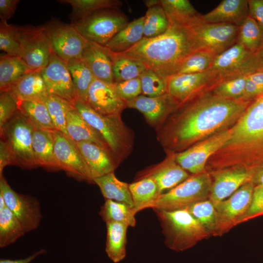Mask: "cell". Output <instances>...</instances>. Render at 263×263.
Returning <instances> with one entry per match:
<instances>
[{"mask_svg": "<svg viewBox=\"0 0 263 263\" xmlns=\"http://www.w3.org/2000/svg\"><path fill=\"white\" fill-rule=\"evenodd\" d=\"M251 101L225 98L211 91L204 93L179 106L159 131L158 139L169 152L182 151L231 128Z\"/></svg>", "mask_w": 263, "mask_h": 263, "instance_id": "6da1fadb", "label": "cell"}, {"mask_svg": "<svg viewBox=\"0 0 263 263\" xmlns=\"http://www.w3.org/2000/svg\"><path fill=\"white\" fill-rule=\"evenodd\" d=\"M230 131L228 140L207 161V172L263 165V94L250 102Z\"/></svg>", "mask_w": 263, "mask_h": 263, "instance_id": "7a4b0ae2", "label": "cell"}, {"mask_svg": "<svg viewBox=\"0 0 263 263\" xmlns=\"http://www.w3.org/2000/svg\"><path fill=\"white\" fill-rule=\"evenodd\" d=\"M191 26L169 24L163 34L143 38L119 54L139 60L148 69L167 77L175 74L183 61L197 51Z\"/></svg>", "mask_w": 263, "mask_h": 263, "instance_id": "3957f363", "label": "cell"}, {"mask_svg": "<svg viewBox=\"0 0 263 263\" xmlns=\"http://www.w3.org/2000/svg\"><path fill=\"white\" fill-rule=\"evenodd\" d=\"M153 210L160 222L164 243L170 249L183 251L211 236L187 208Z\"/></svg>", "mask_w": 263, "mask_h": 263, "instance_id": "277c9868", "label": "cell"}, {"mask_svg": "<svg viewBox=\"0 0 263 263\" xmlns=\"http://www.w3.org/2000/svg\"><path fill=\"white\" fill-rule=\"evenodd\" d=\"M74 106L81 116L103 137L119 165L131 153L133 145L132 131L123 123L121 115H102L78 98Z\"/></svg>", "mask_w": 263, "mask_h": 263, "instance_id": "5b68a950", "label": "cell"}, {"mask_svg": "<svg viewBox=\"0 0 263 263\" xmlns=\"http://www.w3.org/2000/svg\"><path fill=\"white\" fill-rule=\"evenodd\" d=\"M212 182L211 176L207 171L190 175L168 192L160 194L151 208L166 210L181 209L208 199Z\"/></svg>", "mask_w": 263, "mask_h": 263, "instance_id": "8992f818", "label": "cell"}, {"mask_svg": "<svg viewBox=\"0 0 263 263\" xmlns=\"http://www.w3.org/2000/svg\"><path fill=\"white\" fill-rule=\"evenodd\" d=\"M34 127L19 112L0 129V139L6 143L13 165L24 169L37 167L33 153Z\"/></svg>", "mask_w": 263, "mask_h": 263, "instance_id": "52a82bcc", "label": "cell"}, {"mask_svg": "<svg viewBox=\"0 0 263 263\" xmlns=\"http://www.w3.org/2000/svg\"><path fill=\"white\" fill-rule=\"evenodd\" d=\"M117 9H105L73 22L87 40L105 46L128 22V17Z\"/></svg>", "mask_w": 263, "mask_h": 263, "instance_id": "ba28073f", "label": "cell"}, {"mask_svg": "<svg viewBox=\"0 0 263 263\" xmlns=\"http://www.w3.org/2000/svg\"><path fill=\"white\" fill-rule=\"evenodd\" d=\"M17 29L19 57L34 71H40L48 64L52 52L48 26H17Z\"/></svg>", "mask_w": 263, "mask_h": 263, "instance_id": "9c48e42d", "label": "cell"}, {"mask_svg": "<svg viewBox=\"0 0 263 263\" xmlns=\"http://www.w3.org/2000/svg\"><path fill=\"white\" fill-rule=\"evenodd\" d=\"M197 51L218 55L236 42L239 27L228 23L199 22L190 27Z\"/></svg>", "mask_w": 263, "mask_h": 263, "instance_id": "30bf717a", "label": "cell"}, {"mask_svg": "<svg viewBox=\"0 0 263 263\" xmlns=\"http://www.w3.org/2000/svg\"><path fill=\"white\" fill-rule=\"evenodd\" d=\"M220 82L209 70L199 73L174 74L167 77L168 94L180 105L204 93L210 91Z\"/></svg>", "mask_w": 263, "mask_h": 263, "instance_id": "8fae6325", "label": "cell"}, {"mask_svg": "<svg viewBox=\"0 0 263 263\" xmlns=\"http://www.w3.org/2000/svg\"><path fill=\"white\" fill-rule=\"evenodd\" d=\"M230 128L218 132L188 148L174 154L176 162L185 170L193 174L206 172L209 158L228 140Z\"/></svg>", "mask_w": 263, "mask_h": 263, "instance_id": "7c38bea8", "label": "cell"}, {"mask_svg": "<svg viewBox=\"0 0 263 263\" xmlns=\"http://www.w3.org/2000/svg\"><path fill=\"white\" fill-rule=\"evenodd\" d=\"M255 185L252 181L241 187L228 198L216 204V236H222L237 225L251 204Z\"/></svg>", "mask_w": 263, "mask_h": 263, "instance_id": "4fadbf2b", "label": "cell"}, {"mask_svg": "<svg viewBox=\"0 0 263 263\" xmlns=\"http://www.w3.org/2000/svg\"><path fill=\"white\" fill-rule=\"evenodd\" d=\"M210 69L215 73L220 82L259 70L255 54L237 43L217 55Z\"/></svg>", "mask_w": 263, "mask_h": 263, "instance_id": "5bb4252c", "label": "cell"}, {"mask_svg": "<svg viewBox=\"0 0 263 263\" xmlns=\"http://www.w3.org/2000/svg\"><path fill=\"white\" fill-rule=\"evenodd\" d=\"M0 193L4 199L6 207L17 217L26 233L38 227L42 214L37 198L16 192L11 188L3 174L0 175Z\"/></svg>", "mask_w": 263, "mask_h": 263, "instance_id": "9a60e30c", "label": "cell"}, {"mask_svg": "<svg viewBox=\"0 0 263 263\" xmlns=\"http://www.w3.org/2000/svg\"><path fill=\"white\" fill-rule=\"evenodd\" d=\"M54 152L59 169L79 180L94 183L76 143L60 131L53 130Z\"/></svg>", "mask_w": 263, "mask_h": 263, "instance_id": "2e32d148", "label": "cell"}, {"mask_svg": "<svg viewBox=\"0 0 263 263\" xmlns=\"http://www.w3.org/2000/svg\"><path fill=\"white\" fill-rule=\"evenodd\" d=\"M40 73L48 94L57 96L74 105L77 98L66 62L52 51L48 64Z\"/></svg>", "mask_w": 263, "mask_h": 263, "instance_id": "e0dca14e", "label": "cell"}, {"mask_svg": "<svg viewBox=\"0 0 263 263\" xmlns=\"http://www.w3.org/2000/svg\"><path fill=\"white\" fill-rule=\"evenodd\" d=\"M47 26L52 51L58 57L66 62L81 58L87 40L72 23H57Z\"/></svg>", "mask_w": 263, "mask_h": 263, "instance_id": "ac0fdd59", "label": "cell"}, {"mask_svg": "<svg viewBox=\"0 0 263 263\" xmlns=\"http://www.w3.org/2000/svg\"><path fill=\"white\" fill-rule=\"evenodd\" d=\"M255 170L233 167L209 173L212 182L208 199L214 205L228 198L243 185L251 181Z\"/></svg>", "mask_w": 263, "mask_h": 263, "instance_id": "d6986e66", "label": "cell"}, {"mask_svg": "<svg viewBox=\"0 0 263 263\" xmlns=\"http://www.w3.org/2000/svg\"><path fill=\"white\" fill-rule=\"evenodd\" d=\"M112 84L95 78L89 89L86 103L102 115H121L127 107L126 102L118 95Z\"/></svg>", "mask_w": 263, "mask_h": 263, "instance_id": "ffe728a7", "label": "cell"}, {"mask_svg": "<svg viewBox=\"0 0 263 263\" xmlns=\"http://www.w3.org/2000/svg\"><path fill=\"white\" fill-rule=\"evenodd\" d=\"M127 107L137 110L151 125L161 124L180 105L168 93L157 97L139 95L126 102Z\"/></svg>", "mask_w": 263, "mask_h": 263, "instance_id": "44dd1931", "label": "cell"}, {"mask_svg": "<svg viewBox=\"0 0 263 263\" xmlns=\"http://www.w3.org/2000/svg\"><path fill=\"white\" fill-rule=\"evenodd\" d=\"M76 144L93 181L114 172L118 166L112 153L99 145L90 141L76 142Z\"/></svg>", "mask_w": 263, "mask_h": 263, "instance_id": "7402d4cb", "label": "cell"}, {"mask_svg": "<svg viewBox=\"0 0 263 263\" xmlns=\"http://www.w3.org/2000/svg\"><path fill=\"white\" fill-rule=\"evenodd\" d=\"M81 58L96 79L110 84L114 82L112 60L105 46L87 40Z\"/></svg>", "mask_w": 263, "mask_h": 263, "instance_id": "603a6c76", "label": "cell"}, {"mask_svg": "<svg viewBox=\"0 0 263 263\" xmlns=\"http://www.w3.org/2000/svg\"><path fill=\"white\" fill-rule=\"evenodd\" d=\"M4 91L17 101L44 103L49 95L40 71H33L24 75Z\"/></svg>", "mask_w": 263, "mask_h": 263, "instance_id": "cb8c5ba5", "label": "cell"}, {"mask_svg": "<svg viewBox=\"0 0 263 263\" xmlns=\"http://www.w3.org/2000/svg\"><path fill=\"white\" fill-rule=\"evenodd\" d=\"M173 154L162 163L145 171L138 179L145 177L152 178L158 186L160 194L186 180L190 175L176 162Z\"/></svg>", "mask_w": 263, "mask_h": 263, "instance_id": "d4e9b609", "label": "cell"}, {"mask_svg": "<svg viewBox=\"0 0 263 263\" xmlns=\"http://www.w3.org/2000/svg\"><path fill=\"white\" fill-rule=\"evenodd\" d=\"M248 0H223L216 7L202 15L203 22L228 23L240 26L249 16Z\"/></svg>", "mask_w": 263, "mask_h": 263, "instance_id": "484cf974", "label": "cell"}, {"mask_svg": "<svg viewBox=\"0 0 263 263\" xmlns=\"http://www.w3.org/2000/svg\"><path fill=\"white\" fill-rule=\"evenodd\" d=\"M32 147L37 167L59 169L55 156L53 130L34 128Z\"/></svg>", "mask_w": 263, "mask_h": 263, "instance_id": "4316f807", "label": "cell"}, {"mask_svg": "<svg viewBox=\"0 0 263 263\" xmlns=\"http://www.w3.org/2000/svg\"><path fill=\"white\" fill-rule=\"evenodd\" d=\"M66 131L68 136L76 143L94 142L111 152L103 137L81 116L75 108L67 115Z\"/></svg>", "mask_w": 263, "mask_h": 263, "instance_id": "83f0119b", "label": "cell"}, {"mask_svg": "<svg viewBox=\"0 0 263 263\" xmlns=\"http://www.w3.org/2000/svg\"><path fill=\"white\" fill-rule=\"evenodd\" d=\"M169 24L192 26L202 21L201 16L188 0H160Z\"/></svg>", "mask_w": 263, "mask_h": 263, "instance_id": "f1b7e54d", "label": "cell"}, {"mask_svg": "<svg viewBox=\"0 0 263 263\" xmlns=\"http://www.w3.org/2000/svg\"><path fill=\"white\" fill-rule=\"evenodd\" d=\"M144 19L143 16L129 22L105 47L113 52L119 53L133 46L143 38Z\"/></svg>", "mask_w": 263, "mask_h": 263, "instance_id": "f546056e", "label": "cell"}, {"mask_svg": "<svg viewBox=\"0 0 263 263\" xmlns=\"http://www.w3.org/2000/svg\"><path fill=\"white\" fill-rule=\"evenodd\" d=\"M94 183L98 186L105 199L124 203L133 208L129 184L118 180L114 172L94 179Z\"/></svg>", "mask_w": 263, "mask_h": 263, "instance_id": "4dcf8cb0", "label": "cell"}, {"mask_svg": "<svg viewBox=\"0 0 263 263\" xmlns=\"http://www.w3.org/2000/svg\"><path fill=\"white\" fill-rule=\"evenodd\" d=\"M132 194L133 209L136 214L146 208H151L160 195L158 186L151 177H145L129 184Z\"/></svg>", "mask_w": 263, "mask_h": 263, "instance_id": "1f68e13d", "label": "cell"}, {"mask_svg": "<svg viewBox=\"0 0 263 263\" xmlns=\"http://www.w3.org/2000/svg\"><path fill=\"white\" fill-rule=\"evenodd\" d=\"M106 224V252L113 262L117 263L123 260L126 256L127 232L129 226L117 222H108Z\"/></svg>", "mask_w": 263, "mask_h": 263, "instance_id": "d6a6232c", "label": "cell"}, {"mask_svg": "<svg viewBox=\"0 0 263 263\" xmlns=\"http://www.w3.org/2000/svg\"><path fill=\"white\" fill-rule=\"evenodd\" d=\"M34 71L20 57L8 54L0 57V90L4 91L24 75Z\"/></svg>", "mask_w": 263, "mask_h": 263, "instance_id": "836d02e7", "label": "cell"}, {"mask_svg": "<svg viewBox=\"0 0 263 263\" xmlns=\"http://www.w3.org/2000/svg\"><path fill=\"white\" fill-rule=\"evenodd\" d=\"M109 51L112 60L114 82L138 78L147 69L139 60Z\"/></svg>", "mask_w": 263, "mask_h": 263, "instance_id": "e575fe53", "label": "cell"}, {"mask_svg": "<svg viewBox=\"0 0 263 263\" xmlns=\"http://www.w3.org/2000/svg\"><path fill=\"white\" fill-rule=\"evenodd\" d=\"M66 63L77 98L86 102L89 89L95 78L81 58L73 59Z\"/></svg>", "mask_w": 263, "mask_h": 263, "instance_id": "d590c367", "label": "cell"}, {"mask_svg": "<svg viewBox=\"0 0 263 263\" xmlns=\"http://www.w3.org/2000/svg\"><path fill=\"white\" fill-rule=\"evenodd\" d=\"M19 111L38 129L56 130L44 103L32 101H17Z\"/></svg>", "mask_w": 263, "mask_h": 263, "instance_id": "8d00e7d4", "label": "cell"}, {"mask_svg": "<svg viewBox=\"0 0 263 263\" xmlns=\"http://www.w3.org/2000/svg\"><path fill=\"white\" fill-rule=\"evenodd\" d=\"M59 1L71 5V19L73 22L99 11L116 9L121 5V2L117 0H62Z\"/></svg>", "mask_w": 263, "mask_h": 263, "instance_id": "74e56055", "label": "cell"}, {"mask_svg": "<svg viewBox=\"0 0 263 263\" xmlns=\"http://www.w3.org/2000/svg\"><path fill=\"white\" fill-rule=\"evenodd\" d=\"M135 214L133 208L124 203L109 199H106L99 212L100 216L106 223L117 222L131 227L136 225Z\"/></svg>", "mask_w": 263, "mask_h": 263, "instance_id": "f35d334b", "label": "cell"}, {"mask_svg": "<svg viewBox=\"0 0 263 263\" xmlns=\"http://www.w3.org/2000/svg\"><path fill=\"white\" fill-rule=\"evenodd\" d=\"M252 54L263 45V29L251 17L248 16L239 26L236 42Z\"/></svg>", "mask_w": 263, "mask_h": 263, "instance_id": "ab89813d", "label": "cell"}, {"mask_svg": "<svg viewBox=\"0 0 263 263\" xmlns=\"http://www.w3.org/2000/svg\"><path fill=\"white\" fill-rule=\"evenodd\" d=\"M26 233L22 225L7 207L0 211V247L12 244Z\"/></svg>", "mask_w": 263, "mask_h": 263, "instance_id": "60d3db41", "label": "cell"}, {"mask_svg": "<svg viewBox=\"0 0 263 263\" xmlns=\"http://www.w3.org/2000/svg\"><path fill=\"white\" fill-rule=\"evenodd\" d=\"M144 17L143 38L160 36L169 27V20L160 3L148 8Z\"/></svg>", "mask_w": 263, "mask_h": 263, "instance_id": "b9f144b4", "label": "cell"}, {"mask_svg": "<svg viewBox=\"0 0 263 263\" xmlns=\"http://www.w3.org/2000/svg\"><path fill=\"white\" fill-rule=\"evenodd\" d=\"M211 236H216L217 212L209 199L199 202L186 208Z\"/></svg>", "mask_w": 263, "mask_h": 263, "instance_id": "7bdbcfd3", "label": "cell"}, {"mask_svg": "<svg viewBox=\"0 0 263 263\" xmlns=\"http://www.w3.org/2000/svg\"><path fill=\"white\" fill-rule=\"evenodd\" d=\"M56 130L68 136L66 131V117L75 106L71 103L54 95L49 94L44 102Z\"/></svg>", "mask_w": 263, "mask_h": 263, "instance_id": "ee69618b", "label": "cell"}, {"mask_svg": "<svg viewBox=\"0 0 263 263\" xmlns=\"http://www.w3.org/2000/svg\"><path fill=\"white\" fill-rule=\"evenodd\" d=\"M216 56L207 51H197L183 61L175 74H195L205 72L212 67Z\"/></svg>", "mask_w": 263, "mask_h": 263, "instance_id": "f6af8a7d", "label": "cell"}, {"mask_svg": "<svg viewBox=\"0 0 263 263\" xmlns=\"http://www.w3.org/2000/svg\"><path fill=\"white\" fill-rule=\"evenodd\" d=\"M248 75H239L222 80L210 91L214 94L225 98L243 100Z\"/></svg>", "mask_w": 263, "mask_h": 263, "instance_id": "bcb514c9", "label": "cell"}, {"mask_svg": "<svg viewBox=\"0 0 263 263\" xmlns=\"http://www.w3.org/2000/svg\"><path fill=\"white\" fill-rule=\"evenodd\" d=\"M142 94L149 97H157L168 93L167 77L147 69L140 76Z\"/></svg>", "mask_w": 263, "mask_h": 263, "instance_id": "7dc6e473", "label": "cell"}, {"mask_svg": "<svg viewBox=\"0 0 263 263\" xmlns=\"http://www.w3.org/2000/svg\"><path fill=\"white\" fill-rule=\"evenodd\" d=\"M0 50L9 55H19L20 45L17 26L2 20L0 22Z\"/></svg>", "mask_w": 263, "mask_h": 263, "instance_id": "c3c4849f", "label": "cell"}, {"mask_svg": "<svg viewBox=\"0 0 263 263\" xmlns=\"http://www.w3.org/2000/svg\"><path fill=\"white\" fill-rule=\"evenodd\" d=\"M112 84L118 95L126 102L133 99L142 93L139 77L124 81L114 82Z\"/></svg>", "mask_w": 263, "mask_h": 263, "instance_id": "681fc988", "label": "cell"}, {"mask_svg": "<svg viewBox=\"0 0 263 263\" xmlns=\"http://www.w3.org/2000/svg\"><path fill=\"white\" fill-rule=\"evenodd\" d=\"M263 94V70H260L248 75L242 99L252 101Z\"/></svg>", "mask_w": 263, "mask_h": 263, "instance_id": "f907efd6", "label": "cell"}, {"mask_svg": "<svg viewBox=\"0 0 263 263\" xmlns=\"http://www.w3.org/2000/svg\"><path fill=\"white\" fill-rule=\"evenodd\" d=\"M263 215V185L255 186L250 206L237 225Z\"/></svg>", "mask_w": 263, "mask_h": 263, "instance_id": "816d5d0a", "label": "cell"}, {"mask_svg": "<svg viewBox=\"0 0 263 263\" xmlns=\"http://www.w3.org/2000/svg\"><path fill=\"white\" fill-rule=\"evenodd\" d=\"M19 111L17 100L7 91H0V129Z\"/></svg>", "mask_w": 263, "mask_h": 263, "instance_id": "f5cc1de1", "label": "cell"}, {"mask_svg": "<svg viewBox=\"0 0 263 263\" xmlns=\"http://www.w3.org/2000/svg\"><path fill=\"white\" fill-rule=\"evenodd\" d=\"M249 16L263 29V0H248Z\"/></svg>", "mask_w": 263, "mask_h": 263, "instance_id": "db71d44e", "label": "cell"}, {"mask_svg": "<svg viewBox=\"0 0 263 263\" xmlns=\"http://www.w3.org/2000/svg\"><path fill=\"white\" fill-rule=\"evenodd\" d=\"M19 0H0V18L7 21L15 14Z\"/></svg>", "mask_w": 263, "mask_h": 263, "instance_id": "11a10c76", "label": "cell"}, {"mask_svg": "<svg viewBox=\"0 0 263 263\" xmlns=\"http://www.w3.org/2000/svg\"><path fill=\"white\" fill-rule=\"evenodd\" d=\"M13 165V159L6 143L2 139L0 140V175L7 165Z\"/></svg>", "mask_w": 263, "mask_h": 263, "instance_id": "9f6ffc18", "label": "cell"}, {"mask_svg": "<svg viewBox=\"0 0 263 263\" xmlns=\"http://www.w3.org/2000/svg\"><path fill=\"white\" fill-rule=\"evenodd\" d=\"M46 252L45 249H41L25 258L14 260L2 259L0 260V263H30L36 258L46 253Z\"/></svg>", "mask_w": 263, "mask_h": 263, "instance_id": "6f0895ef", "label": "cell"}, {"mask_svg": "<svg viewBox=\"0 0 263 263\" xmlns=\"http://www.w3.org/2000/svg\"><path fill=\"white\" fill-rule=\"evenodd\" d=\"M251 181L255 186L263 185V165L255 169Z\"/></svg>", "mask_w": 263, "mask_h": 263, "instance_id": "680465c9", "label": "cell"}, {"mask_svg": "<svg viewBox=\"0 0 263 263\" xmlns=\"http://www.w3.org/2000/svg\"><path fill=\"white\" fill-rule=\"evenodd\" d=\"M255 54L259 70H263V45Z\"/></svg>", "mask_w": 263, "mask_h": 263, "instance_id": "91938a15", "label": "cell"}, {"mask_svg": "<svg viewBox=\"0 0 263 263\" xmlns=\"http://www.w3.org/2000/svg\"><path fill=\"white\" fill-rule=\"evenodd\" d=\"M144 3L148 8L160 3V0H147L144 1Z\"/></svg>", "mask_w": 263, "mask_h": 263, "instance_id": "94428289", "label": "cell"}, {"mask_svg": "<svg viewBox=\"0 0 263 263\" xmlns=\"http://www.w3.org/2000/svg\"><path fill=\"white\" fill-rule=\"evenodd\" d=\"M6 205L4 199L1 194L0 193V211L6 207Z\"/></svg>", "mask_w": 263, "mask_h": 263, "instance_id": "6125c7cd", "label": "cell"}]
</instances>
